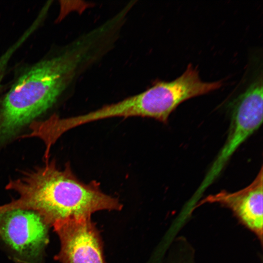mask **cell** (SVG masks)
Instances as JSON below:
<instances>
[{"label": "cell", "instance_id": "cell-1", "mask_svg": "<svg viewBox=\"0 0 263 263\" xmlns=\"http://www.w3.org/2000/svg\"><path fill=\"white\" fill-rule=\"evenodd\" d=\"M100 30L80 36L59 55L36 64L5 95L0 109V140L10 141L51 108L86 65L104 52Z\"/></svg>", "mask_w": 263, "mask_h": 263}, {"label": "cell", "instance_id": "cell-2", "mask_svg": "<svg viewBox=\"0 0 263 263\" xmlns=\"http://www.w3.org/2000/svg\"><path fill=\"white\" fill-rule=\"evenodd\" d=\"M6 189L18 198L0 206V211L15 209L38 213L50 226L70 217L91 216L100 210H120L118 199L104 193L95 183H85L72 171L69 164L58 168L54 160H45L40 167L11 179Z\"/></svg>", "mask_w": 263, "mask_h": 263}, {"label": "cell", "instance_id": "cell-3", "mask_svg": "<svg viewBox=\"0 0 263 263\" xmlns=\"http://www.w3.org/2000/svg\"><path fill=\"white\" fill-rule=\"evenodd\" d=\"M263 79L258 77L233 101L231 123L225 142L198 188L199 195L219 176L239 147L263 122Z\"/></svg>", "mask_w": 263, "mask_h": 263}, {"label": "cell", "instance_id": "cell-4", "mask_svg": "<svg viewBox=\"0 0 263 263\" xmlns=\"http://www.w3.org/2000/svg\"><path fill=\"white\" fill-rule=\"evenodd\" d=\"M49 226L33 210L0 211V244L17 263H42Z\"/></svg>", "mask_w": 263, "mask_h": 263}, {"label": "cell", "instance_id": "cell-5", "mask_svg": "<svg viewBox=\"0 0 263 263\" xmlns=\"http://www.w3.org/2000/svg\"><path fill=\"white\" fill-rule=\"evenodd\" d=\"M52 226L60 241L55 257L60 263H104L102 241L91 216L70 217Z\"/></svg>", "mask_w": 263, "mask_h": 263}, {"label": "cell", "instance_id": "cell-6", "mask_svg": "<svg viewBox=\"0 0 263 263\" xmlns=\"http://www.w3.org/2000/svg\"><path fill=\"white\" fill-rule=\"evenodd\" d=\"M263 168L253 181L245 188L235 192L221 191L209 195L197 205L216 203L230 210L239 222L252 232L261 245L263 238Z\"/></svg>", "mask_w": 263, "mask_h": 263}, {"label": "cell", "instance_id": "cell-7", "mask_svg": "<svg viewBox=\"0 0 263 263\" xmlns=\"http://www.w3.org/2000/svg\"><path fill=\"white\" fill-rule=\"evenodd\" d=\"M167 263H197L194 248L185 237L179 236L173 240Z\"/></svg>", "mask_w": 263, "mask_h": 263}, {"label": "cell", "instance_id": "cell-8", "mask_svg": "<svg viewBox=\"0 0 263 263\" xmlns=\"http://www.w3.org/2000/svg\"><path fill=\"white\" fill-rule=\"evenodd\" d=\"M13 55V51L10 49H8L0 57V84L4 76L8 62Z\"/></svg>", "mask_w": 263, "mask_h": 263}]
</instances>
